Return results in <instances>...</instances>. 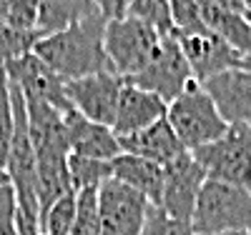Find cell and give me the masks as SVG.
Instances as JSON below:
<instances>
[{
  "label": "cell",
  "mask_w": 251,
  "mask_h": 235,
  "mask_svg": "<svg viewBox=\"0 0 251 235\" xmlns=\"http://www.w3.org/2000/svg\"><path fill=\"white\" fill-rule=\"evenodd\" d=\"M68 173L75 193H80V190H100L106 183L113 180V160H93V158H80L71 153Z\"/></svg>",
  "instance_id": "obj_19"
},
{
  "label": "cell",
  "mask_w": 251,
  "mask_h": 235,
  "mask_svg": "<svg viewBox=\"0 0 251 235\" xmlns=\"http://www.w3.org/2000/svg\"><path fill=\"white\" fill-rule=\"evenodd\" d=\"M118 143H121L123 153L143 158V160H151V163H158L163 168L169 163H174L178 155L186 153V148L181 145L178 135L174 133L171 123L166 118L153 123L151 128H146V130H138L133 135L118 138Z\"/></svg>",
  "instance_id": "obj_15"
},
{
  "label": "cell",
  "mask_w": 251,
  "mask_h": 235,
  "mask_svg": "<svg viewBox=\"0 0 251 235\" xmlns=\"http://www.w3.org/2000/svg\"><path fill=\"white\" fill-rule=\"evenodd\" d=\"M169 113V103H163L158 95L141 90L136 85L126 83L121 98H118V110H116V120H113V133L118 138L123 135H133L138 130H146L153 123L163 120Z\"/></svg>",
  "instance_id": "obj_14"
},
{
  "label": "cell",
  "mask_w": 251,
  "mask_h": 235,
  "mask_svg": "<svg viewBox=\"0 0 251 235\" xmlns=\"http://www.w3.org/2000/svg\"><path fill=\"white\" fill-rule=\"evenodd\" d=\"M241 5H244V10H246L249 18H251V0H241Z\"/></svg>",
  "instance_id": "obj_34"
},
{
  "label": "cell",
  "mask_w": 251,
  "mask_h": 235,
  "mask_svg": "<svg viewBox=\"0 0 251 235\" xmlns=\"http://www.w3.org/2000/svg\"><path fill=\"white\" fill-rule=\"evenodd\" d=\"M63 120H66L68 143H71L73 155L93 158V160H116L123 153L113 128L83 118L75 108L63 115Z\"/></svg>",
  "instance_id": "obj_13"
},
{
  "label": "cell",
  "mask_w": 251,
  "mask_h": 235,
  "mask_svg": "<svg viewBox=\"0 0 251 235\" xmlns=\"http://www.w3.org/2000/svg\"><path fill=\"white\" fill-rule=\"evenodd\" d=\"M8 183H10L8 170H5V165H0V185H8Z\"/></svg>",
  "instance_id": "obj_33"
},
{
  "label": "cell",
  "mask_w": 251,
  "mask_h": 235,
  "mask_svg": "<svg viewBox=\"0 0 251 235\" xmlns=\"http://www.w3.org/2000/svg\"><path fill=\"white\" fill-rule=\"evenodd\" d=\"M20 208L13 185H0V235H18Z\"/></svg>",
  "instance_id": "obj_28"
},
{
  "label": "cell",
  "mask_w": 251,
  "mask_h": 235,
  "mask_svg": "<svg viewBox=\"0 0 251 235\" xmlns=\"http://www.w3.org/2000/svg\"><path fill=\"white\" fill-rule=\"evenodd\" d=\"M131 18H138L143 23L153 25L161 35H174V20L169 0H133Z\"/></svg>",
  "instance_id": "obj_23"
},
{
  "label": "cell",
  "mask_w": 251,
  "mask_h": 235,
  "mask_svg": "<svg viewBox=\"0 0 251 235\" xmlns=\"http://www.w3.org/2000/svg\"><path fill=\"white\" fill-rule=\"evenodd\" d=\"M40 0H8V28L18 33H38Z\"/></svg>",
  "instance_id": "obj_25"
},
{
  "label": "cell",
  "mask_w": 251,
  "mask_h": 235,
  "mask_svg": "<svg viewBox=\"0 0 251 235\" xmlns=\"http://www.w3.org/2000/svg\"><path fill=\"white\" fill-rule=\"evenodd\" d=\"M123 85L126 80L116 73H96L88 78L66 83V93L71 105L83 118L113 128Z\"/></svg>",
  "instance_id": "obj_11"
},
{
  "label": "cell",
  "mask_w": 251,
  "mask_h": 235,
  "mask_svg": "<svg viewBox=\"0 0 251 235\" xmlns=\"http://www.w3.org/2000/svg\"><path fill=\"white\" fill-rule=\"evenodd\" d=\"M191 228L196 235L251 233V190L206 180L196 200Z\"/></svg>",
  "instance_id": "obj_2"
},
{
  "label": "cell",
  "mask_w": 251,
  "mask_h": 235,
  "mask_svg": "<svg viewBox=\"0 0 251 235\" xmlns=\"http://www.w3.org/2000/svg\"><path fill=\"white\" fill-rule=\"evenodd\" d=\"M75 215V190L63 195L43 218H40V233L43 235H71Z\"/></svg>",
  "instance_id": "obj_22"
},
{
  "label": "cell",
  "mask_w": 251,
  "mask_h": 235,
  "mask_svg": "<svg viewBox=\"0 0 251 235\" xmlns=\"http://www.w3.org/2000/svg\"><path fill=\"white\" fill-rule=\"evenodd\" d=\"M181 53L191 68V75L196 83H206L228 70H246L251 68V58L231 48L226 40H221L216 33H211L206 25L196 28L191 33H174Z\"/></svg>",
  "instance_id": "obj_6"
},
{
  "label": "cell",
  "mask_w": 251,
  "mask_h": 235,
  "mask_svg": "<svg viewBox=\"0 0 251 235\" xmlns=\"http://www.w3.org/2000/svg\"><path fill=\"white\" fill-rule=\"evenodd\" d=\"M169 8L174 20V33H191L196 28H203L196 0H169Z\"/></svg>",
  "instance_id": "obj_27"
},
{
  "label": "cell",
  "mask_w": 251,
  "mask_h": 235,
  "mask_svg": "<svg viewBox=\"0 0 251 235\" xmlns=\"http://www.w3.org/2000/svg\"><path fill=\"white\" fill-rule=\"evenodd\" d=\"M143 235H196V233H194L191 223L176 220V218H171V215H166L161 208L151 205Z\"/></svg>",
  "instance_id": "obj_26"
},
{
  "label": "cell",
  "mask_w": 251,
  "mask_h": 235,
  "mask_svg": "<svg viewBox=\"0 0 251 235\" xmlns=\"http://www.w3.org/2000/svg\"><path fill=\"white\" fill-rule=\"evenodd\" d=\"M40 38H43L40 33H18L10 28H0V65L30 53Z\"/></svg>",
  "instance_id": "obj_24"
},
{
  "label": "cell",
  "mask_w": 251,
  "mask_h": 235,
  "mask_svg": "<svg viewBox=\"0 0 251 235\" xmlns=\"http://www.w3.org/2000/svg\"><path fill=\"white\" fill-rule=\"evenodd\" d=\"M224 235H251V233H224Z\"/></svg>",
  "instance_id": "obj_35"
},
{
  "label": "cell",
  "mask_w": 251,
  "mask_h": 235,
  "mask_svg": "<svg viewBox=\"0 0 251 235\" xmlns=\"http://www.w3.org/2000/svg\"><path fill=\"white\" fill-rule=\"evenodd\" d=\"M15 130V115H13V93L5 68L0 65V165H5L10 140Z\"/></svg>",
  "instance_id": "obj_21"
},
{
  "label": "cell",
  "mask_w": 251,
  "mask_h": 235,
  "mask_svg": "<svg viewBox=\"0 0 251 235\" xmlns=\"http://www.w3.org/2000/svg\"><path fill=\"white\" fill-rule=\"evenodd\" d=\"M196 3H199L201 23L211 33H216L221 40H226L231 48L251 58V18L219 8L214 3H206V0H196Z\"/></svg>",
  "instance_id": "obj_17"
},
{
  "label": "cell",
  "mask_w": 251,
  "mask_h": 235,
  "mask_svg": "<svg viewBox=\"0 0 251 235\" xmlns=\"http://www.w3.org/2000/svg\"><path fill=\"white\" fill-rule=\"evenodd\" d=\"M18 235H43V233H40V228L35 223H28V220L20 218L18 220Z\"/></svg>",
  "instance_id": "obj_31"
},
{
  "label": "cell",
  "mask_w": 251,
  "mask_h": 235,
  "mask_svg": "<svg viewBox=\"0 0 251 235\" xmlns=\"http://www.w3.org/2000/svg\"><path fill=\"white\" fill-rule=\"evenodd\" d=\"M208 180L231 183L251 190V125H228V130L203 148L191 150Z\"/></svg>",
  "instance_id": "obj_5"
},
{
  "label": "cell",
  "mask_w": 251,
  "mask_h": 235,
  "mask_svg": "<svg viewBox=\"0 0 251 235\" xmlns=\"http://www.w3.org/2000/svg\"><path fill=\"white\" fill-rule=\"evenodd\" d=\"M206 173L194 158L191 150L178 155L174 163L163 168V198H161V210L166 215L176 220L191 223L199 193L206 183Z\"/></svg>",
  "instance_id": "obj_9"
},
{
  "label": "cell",
  "mask_w": 251,
  "mask_h": 235,
  "mask_svg": "<svg viewBox=\"0 0 251 235\" xmlns=\"http://www.w3.org/2000/svg\"><path fill=\"white\" fill-rule=\"evenodd\" d=\"M151 203L138 190L111 180L100 188V235H143Z\"/></svg>",
  "instance_id": "obj_10"
},
{
  "label": "cell",
  "mask_w": 251,
  "mask_h": 235,
  "mask_svg": "<svg viewBox=\"0 0 251 235\" xmlns=\"http://www.w3.org/2000/svg\"><path fill=\"white\" fill-rule=\"evenodd\" d=\"M96 13L98 10H96L93 0H40L38 33L40 35L60 33Z\"/></svg>",
  "instance_id": "obj_18"
},
{
  "label": "cell",
  "mask_w": 251,
  "mask_h": 235,
  "mask_svg": "<svg viewBox=\"0 0 251 235\" xmlns=\"http://www.w3.org/2000/svg\"><path fill=\"white\" fill-rule=\"evenodd\" d=\"M0 28H8V0H0Z\"/></svg>",
  "instance_id": "obj_32"
},
{
  "label": "cell",
  "mask_w": 251,
  "mask_h": 235,
  "mask_svg": "<svg viewBox=\"0 0 251 235\" xmlns=\"http://www.w3.org/2000/svg\"><path fill=\"white\" fill-rule=\"evenodd\" d=\"M191 80H194L191 68H188V63L181 53V45H178L176 35H163L153 60L138 75L128 78L126 83L158 95L163 103H174L188 88Z\"/></svg>",
  "instance_id": "obj_7"
},
{
  "label": "cell",
  "mask_w": 251,
  "mask_h": 235,
  "mask_svg": "<svg viewBox=\"0 0 251 235\" xmlns=\"http://www.w3.org/2000/svg\"><path fill=\"white\" fill-rule=\"evenodd\" d=\"M71 235H100V190L75 193V215Z\"/></svg>",
  "instance_id": "obj_20"
},
{
  "label": "cell",
  "mask_w": 251,
  "mask_h": 235,
  "mask_svg": "<svg viewBox=\"0 0 251 235\" xmlns=\"http://www.w3.org/2000/svg\"><path fill=\"white\" fill-rule=\"evenodd\" d=\"M206 3H214V5H219V8L234 10V13H241V15H246V18H249V13H246V10H244V5H241V0H206Z\"/></svg>",
  "instance_id": "obj_30"
},
{
  "label": "cell",
  "mask_w": 251,
  "mask_h": 235,
  "mask_svg": "<svg viewBox=\"0 0 251 235\" xmlns=\"http://www.w3.org/2000/svg\"><path fill=\"white\" fill-rule=\"evenodd\" d=\"M106 25L108 20H103L100 13H96L60 33L43 35L35 43L33 53L66 83L96 73H113L106 48H103Z\"/></svg>",
  "instance_id": "obj_1"
},
{
  "label": "cell",
  "mask_w": 251,
  "mask_h": 235,
  "mask_svg": "<svg viewBox=\"0 0 251 235\" xmlns=\"http://www.w3.org/2000/svg\"><path fill=\"white\" fill-rule=\"evenodd\" d=\"M3 68L8 73L10 85H15L28 103H48L50 108L60 110L63 115L73 110L66 93V80L58 73H53L33 50L5 63Z\"/></svg>",
  "instance_id": "obj_8"
},
{
  "label": "cell",
  "mask_w": 251,
  "mask_h": 235,
  "mask_svg": "<svg viewBox=\"0 0 251 235\" xmlns=\"http://www.w3.org/2000/svg\"><path fill=\"white\" fill-rule=\"evenodd\" d=\"M201 85L228 125H251V68L221 73Z\"/></svg>",
  "instance_id": "obj_12"
},
{
  "label": "cell",
  "mask_w": 251,
  "mask_h": 235,
  "mask_svg": "<svg viewBox=\"0 0 251 235\" xmlns=\"http://www.w3.org/2000/svg\"><path fill=\"white\" fill-rule=\"evenodd\" d=\"M113 180L128 185L149 200L151 205L161 208L163 198V165L143 160L128 153H121L113 160Z\"/></svg>",
  "instance_id": "obj_16"
},
{
  "label": "cell",
  "mask_w": 251,
  "mask_h": 235,
  "mask_svg": "<svg viewBox=\"0 0 251 235\" xmlns=\"http://www.w3.org/2000/svg\"><path fill=\"white\" fill-rule=\"evenodd\" d=\"M161 38L163 35L153 25L138 18L128 15L123 20H111L103 35V48H106L111 70L123 80L138 75L158 53Z\"/></svg>",
  "instance_id": "obj_4"
},
{
  "label": "cell",
  "mask_w": 251,
  "mask_h": 235,
  "mask_svg": "<svg viewBox=\"0 0 251 235\" xmlns=\"http://www.w3.org/2000/svg\"><path fill=\"white\" fill-rule=\"evenodd\" d=\"M166 120L171 123L174 133L178 135L186 150L203 148L208 143L219 140L228 130V123L219 113L216 103L206 93L203 85L196 80H191L188 88L174 103H169Z\"/></svg>",
  "instance_id": "obj_3"
},
{
  "label": "cell",
  "mask_w": 251,
  "mask_h": 235,
  "mask_svg": "<svg viewBox=\"0 0 251 235\" xmlns=\"http://www.w3.org/2000/svg\"><path fill=\"white\" fill-rule=\"evenodd\" d=\"M96 3V10L100 13L103 20H123L131 15V8H133V0H93Z\"/></svg>",
  "instance_id": "obj_29"
}]
</instances>
